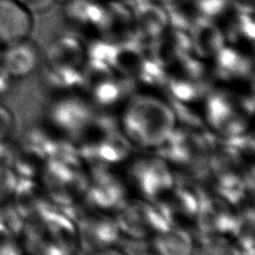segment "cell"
<instances>
[{"instance_id": "6", "label": "cell", "mask_w": 255, "mask_h": 255, "mask_svg": "<svg viewBox=\"0 0 255 255\" xmlns=\"http://www.w3.org/2000/svg\"><path fill=\"white\" fill-rule=\"evenodd\" d=\"M117 226L106 218H92L82 221L77 228L79 244L89 248H104L117 237Z\"/></svg>"}, {"instance_id": "3", "label": "cell", "mask_w": 255, "mask_h": 255, "mask_svg": "<svg viewBox=\"0 0 255 255\" xmlns=\"http://www.w3.org/2000/svg\"><path fill=\"white\" fill-rule=\"evenodd\" d=\"M33 15L16 0H0V48L30 38Z\"/></svg>"}, {"instance_id": "1", "label": "cell", "mask_w": 255, "mask_h": 255, "mask_svg": "<svg viewBox=\"0 0 255 255\" xmlns=\"http://www.w3.org/2000/svg\"><path fill=\"white\" fill-rule=\"evenodd\" d=\"M174 115L164 103L147 97L134 99L125 111V137L140 146L161 144L173 131Z\"/></svg>"}, {"instance_id": "9", "label": "cell", "mask_w": 255, "mask_h": 255, "mask_svg": "<svg viewBox=\"0 0 255 255\" xmlns=\"http://www.w3.org/2000/svg\"><path fill=\"white\" fill-rule=\"evenodd\" d=\"M33 16L49 11L57 0H16Z\"/></svg>"}, {"instance_id": "4", "label": "cell", "mask_w": 255, "mask_h": 255, "mask_svg": "<svg viewBox=\"0 0 255 255\" xmlns=\"http://www.w3.org/2000/svg\"><path fill=\"white\" fill-rule=\"evenodd\" d=\"M130 183L144 197L154 198L171 185V176L168 169L159 158H147L134 164L131 169Z\"/></svg>"}, {"instance_id": "2", "label": "cell", "mask_w": 255, "mask_h": 255, "mask_svg": "<svg viewBox=\"0 0 255 255\" xmlns=\"http://www.w3.org/2000/svg\"><path fill=\"white\" fill-rule=\"evenodd\" d=\"M40 47L30 38L0 48V67L15 81L33 75L41 63Z\"/></svg>"}, {"instance_id": "5", "label": "cell", "mask_w": 255, "mask_h": 255, "mask_svg": "<svg viewBox=\"0 0 255 255\" xmlns=\"http://www.w3.org/2000/svg\"><path fill=\"white\" fill-rule=\"evenodd\" d=\"M84 47L73 37L57 38L49 47L45 60L49 67L64 71H74L77 65L83 62Z\"/></svg>"}, {"instance_id": "7", "label": "cell", "mask_w": 255, "mask_h": 255, "mask_svg": "<svg viewBox=\"0 0 255 255\" xmlns=\"http://www.w3.org/2000/svg\"><path fill=\"white\" fill-rule=\"evenodd\" d=\"M63 165L64 167L59 163L57 168L53 166L50 168L51 174L49 175L48 181L51 184V187H53V192L65 191L64 197H67L70 195L71 190L79 192V190L85 186V179L81 167L75 162V160L70 162L63 160Z\"/></svg>"}, {"instance_id": "8", "label": "cell", "mask_w": 255, "mask_h": 255, "mask_svg": "<svg viewBox=\"0 0 255 255\" xmlns=\"http://www.w3.org/2000/svg\"><path fill=\"white\" fill-rule=\"evenodd\" d=\"M15 129V118L12 111L0 103V144L7 142Z\"/></svg>"}, {"instance_id": "10", "label": "cell", "mask_w": 255, "mask_h": 255, "mask_svg": "<svg viewBox=\"0 0 255 255\" xmlns=\"http://www.w3.org/2000/svg\"><path fill=\"white\" fill-rule=\"evenodd\" d=\"M15 80L3 69L0 67V102L6 99L14 88Z\"/></svg>"}]
</instances>
